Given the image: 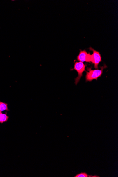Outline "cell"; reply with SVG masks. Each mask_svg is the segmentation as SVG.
Listing matches in <instances>:
<instances>
[{
  "mask_svg": "<svg viewBox=\"0 0 118 177\" xmlns=\"http://www.w3.org/2000/svg\"><path fill=\"white\" fill-rule=\"evenodd\" d=\"M106 66L105 65L104 67H101V70L96 69L92 70L91 68H87L86 72V80L87 82H91L93 80H97L98 77H101L103 74V70L106 68Z\"/></svg>",
  "mask_w": 118,
  "mask_h": 177,
  "instance_id": "1",
  "label": "cell"
},
{
  "mask_svg": "<svg viewBox=\"0 0 118 177\" xmlns=\"http://www.w3.org/2000/svg\"><path fill=\"white\" fill-rule=\"evenodd\" d=\"M85 67H86V66L83 62H79L75 63L74 64V69L78 72V77L75 79V85H77L78 82H79L80 79L83 76V72L86 71Z\"/></svg>",
  "mask_w": 118,
  "mask_h": 177,
  "instance_id": "2",
  "label": "cell"
},
{
  "mask_svg": "<svg viewBox=\"0 0 118 177\" xmlns=\"http://www.w3.org/2000/svg\"><path fill=\"white\" fill-rule=\"evenodd\" d=\"M88 49L93 51V54L91 55V62L94 64V68L98 69V64L102 61L101 54L99 52L94 50L91 47H90Z\"/></svg>",
  "mask_w": 118,
  "mask_h": 177,
  "instance_id": "3",
  "label": "cell"
},
{
  "mask_svg": "<svg viewBox=\"0 0 118 177\" xmlns=\"http://www.w3.org/2000/svg\"><path fill=\"white\" fill-rule=\"evenodd\" d=\"M77 60L82 62H87L91 63L92 60V55L90 53H88L85 50L80 49L79 55L77 57Z\"/></svg>",
  "mask_w": 118,
  "mask_h": 177,
  "instance_id": "4",
  "label": "cell"
},
{
  "mask_svg": "<svg viewBox=\"0 0 118 177\" xmlns=\"http://www.w3.org/2000/svg\"><path fill=\"white\" fill-rule=\"evenodd\" d=\"M9 118V116L7 115V112H6L5 114L2 113V112L0 114V123H3L7 122Z\"/></svg>",
  "mask_w": 118,
  "mask_h": 177,
  "instance_id": "5",
  "label": "cell"
},
{
  "mask_svg": "<svg viewBox=\"0 0 118 177\" xmlns=\"http://www.w3.org/2000/svg\"><path fill=\"white\" fill-rule=\"evenodd\" d=\"M74 177H100L97 175H88L86 172H81L75 175Z\"/></svg>",
  "mask_w": 118,
  "mask_h": 177,
  "instance_id": "6",
  "label": "cell"
},
{
  "mask_svg": "<svg viewBox=\"0 0 118 177\" xmlns=\"http://www.w3.org/2000/svg\"><path fill=\"white\" fill-rule=\"evenodd\" d=\"M4 111H9L8 108V104L0 101V111L2 112Z\"/></svg>",
  "mask_w": 118,
  "mask_h": 177,
  "instance_id": "7",
  "label": "cell"
},
{
  "mask_svg": "<svg viewBox=\"0 0 118 177\" xmlns=\"http://www.w3.org/2000/svg\"><path fill=\"white\" fill-rule=\"evenodd\" d=\"M1 111H0V114H1Z\"/></svg>",
  "mask_w": 118,
  "mask_h": 177,
  "instance_id": "8",
  "label": "cell"
}]
</instances>
